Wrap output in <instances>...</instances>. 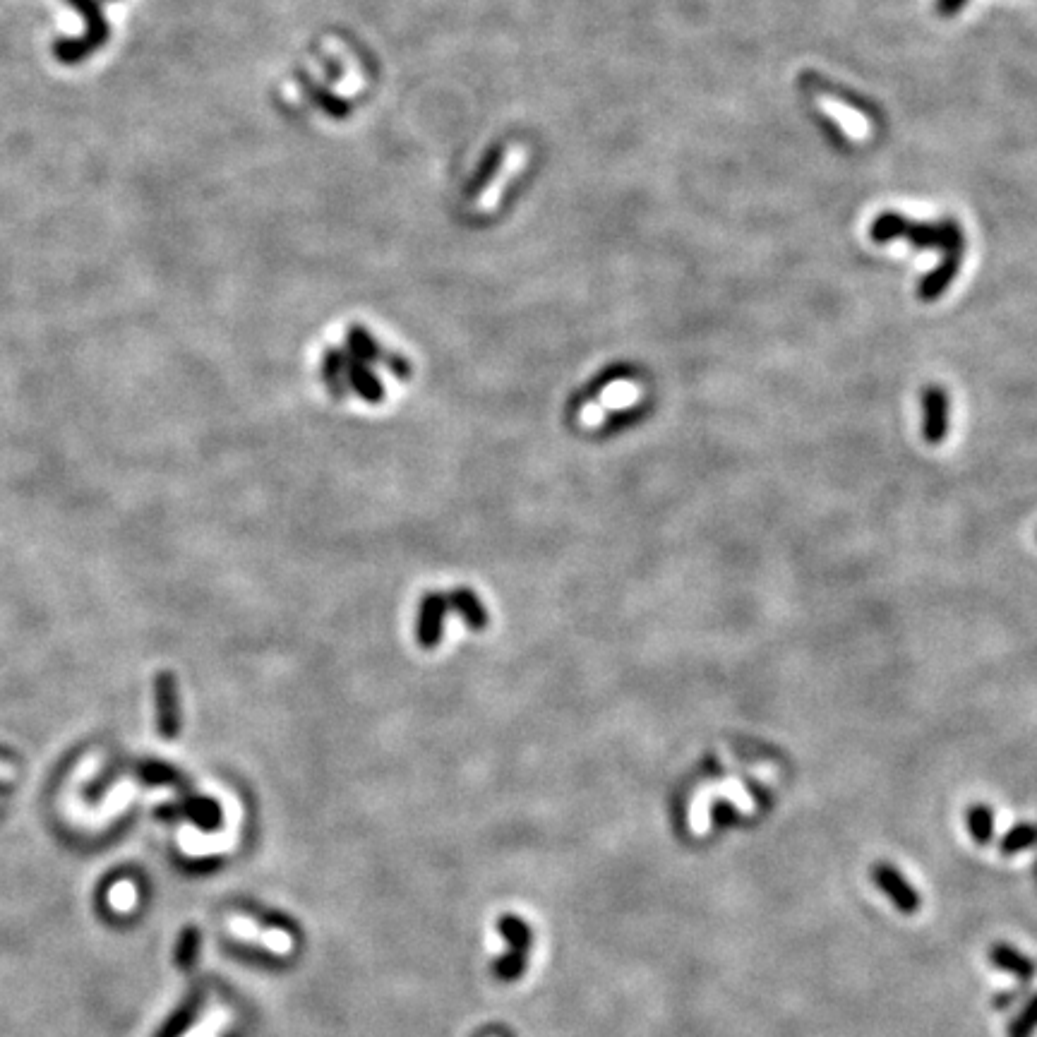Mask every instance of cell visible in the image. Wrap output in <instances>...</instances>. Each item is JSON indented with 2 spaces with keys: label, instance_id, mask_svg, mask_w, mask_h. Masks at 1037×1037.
Listing matches in <instances>:
<instances>
[{
  "label": "cell",
  "instance_id": "obj_3",
  "mask_svg": "<svg viewBox=\"0 0 1037 1037\" xmlns=\"http://www.w3.org/2000/svg\"><path fill=\"white\" fill-rule=\"evenodd\" d=\"M922 435L929 445H939L949 433V394L939 385H929L922 392Z\"/></svg>",
  "mask_w": 1037,
  "mask_h": 1037
},
{
  "label": "cell",
  "instance_id": "obj_2",
  "mask_svg": "<svg viewBox=\"0 0 1037 1037\" xmlns=\"http://www.w3.org/2000/svg\"><path fill=\"white\" fill-rule=\"evenodd\" d=\"M872 881H874V886H877V889L884 893L886 898H889L891 905L898 910V913L915 915L917 910L922 908L920 893L913 889V884H910L908 877H905L901 869L893 867L891 862H886V860L874 862Z\"/></svg>",
  "mask_w": 1037,
  "mask_h": 1037
},
{
  "label": "cell",
  "instance_id": "obj_12",
  "mask_svg": "<svg viewBox=\"0 0 1037 1037\" xmlns=\"http://www.w3.org/2000/svg\"><path fill=\"white\" fill-rule=\"evenodd\" d=\"M963 3H965V0H939V13L953 15L958 8H961Z\"/></svg>",
  "mask_w": 1037,
  "mask_h": 1037
},
{
  "label": "cell",
  "instance_id": "obj_11",
  "mask_svg": "<svg viewBox=\"0 0 1037 1037\" xmlns=\"http://www.w3.org/2000/svg\"><path fill=\"white\" fill-rule=\"evenodd\" d=\"M1016 997H1018V989H1013V992H1001V994H997V997H994L992 1006H994V1009H1009L1013 1001H1016Z\"/></svg>",
  "mask_w": 1037,
  "mask_h": 1037
},
{
  "label": "cell",
  "instance_id": "obj_6",
  "mask_svg": "<svg viewBox=\"0 0 1037 1037\" xmlns=\"http://www.w3.org/2000/svg\"><path fill=\"white\" fill-rule=\"evenodd\" d=\"M229 927H231V932L236 934V937L257 939V944L267 946V949L274 951V953H289L293 949V939L286 932H281V929H269V932H260V929L253 925V922L243 920V917H236V920H231Z\"/></svg>",
  "mask_w": 1037,
  "mask_h": 1037
},
{
  "label": "cell",
  "instance_id": "obj_8",
  "mask_svg": "<svg viewBox=\"0 0 1037 1037\" xmlns=\"http://www.w3.org/2000/svg\"><path fill=\"white\" fill-rule=\"evenodd\" d=\"M1035 843H1037V826L1023 821V824L1011 826V829L1001 836L999 850H1001V855H1018V853H1025V850L1033 848Z\"/></svg>",
  "mask_w": 1037,
  "mask_h": 1037
},
{
  "label": "cell",
  "instance_id": "obj_7",
  "mask_svg": "<svg viewBox=\"0 0 1037 1037\" xmlns=\"http://www.w3.org/2000/svg\"><path fill=\"white\" fill-rule=\"evenodd\" d=\"M965 821H968L970 838H973L977 845H987L994 838V812L985 802L970 805L968 814H965Z\"/></svg>",
  "mask_w": 1037,
  "mask_h": 1037
},
{
  "label": "cell",
  "instance_id": "obj_1",
  "mask_svg": "<svg viewBox=\"0 0 1037 1037\" xmlns=\"http://www.w3.org/2000/svg\"><path fill=\"white\" fill-rule=\"evenodd\" d=\"M893 238H908L915 248H941L946 257H963V233L953 221L920 226L898 214H881L872 226V241L889 243Z\"/></svg>",
  "mask_w": 1037,
  "mask_h": 1037
},
{
  "label": "cell",
  "instance_id": "obj_5",
  "mask_svg": "<svg viewBox=\"0 0 1037 1037\" xmlns=\"http://www.w3.org/2000/svg\"><path fill=\"white\" fill-rule=\"evenodd\" d=\"M70 5H73L75 10H80L82 15H85V22H87V34L82 37V41H85V46L89 49V53L92 51H99L101 46L109 41V22H106L104 13H101V5L99 0H68Z\"/></svg>",
  "mask_w": 1037,
  "mask_h": 1037
},
{
  "label": "cell",
  "instance_id": "obj_4",
  "mask_svg": "<svg viewBox=\"0 0 1037 1037\" xmlns=\"http://www.w3.org/2000/svg\"><path fill=\"white\" fill-rule=\"evenodd\" d=\"M987 958L994 968L1018 977V980L1025 982V985L1033 982L1037 975V963L1033 961V958L1025 956L1023 951H1018L1016 946L1006 944V941H994V944L989 946Z\"/></svg>",
  "mask_w": 1037,
  "mask_h": 1037
},
{
  "label": "cell",
  "instance_id": "obj_10",
  "mask_svg": "<svg viewBox=\"0 0 1037 1037\" xmlns=\"http://www.w3.org/2000/svg\"><path fill=\"white\" fill-rule=\"evenodd\" d=\"M53 56H56L58 61L65 65H77L82 61H87L89 49L85 46V41H82V37L80 39L68 37V39H58L56 44H53Z\"/></svg>",
  "mask_w": 1037,
  "mask_h": 1037
},
{
  "label": "cell",
  "instance_id": "obj_9",
  "mask_svg": "<svg viewBox=\"0 0 1037 1037\" xmlns=\"http://www.w3.org/2000/svg\"><path fill=\"white\" fill-rule=\"evenodd\" d=\"M1037 1030V994L1023 1004V1009L1011 1018L1006 1037H1033Z\"/></svg>",
  "mask_w": 1037,
  "mask_h": 1037
}]
</instances>
